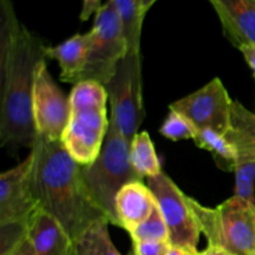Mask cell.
Here are the masks:
<instances>
[{"instance_id": "obj_31", "label": "cell", "mask_w": 255, "mask_h": 255, "mask_svg": "<svg viewBox=\"0 0 255 255\" xmlns=\"http://www.w3.org/2000/svg\"><path fill=\"white\" fill-rule=\"evenodd\" d=\"M141 1V12H142V16H146V14L148 12V10L156 4L157 0H139Z\"/></svg>"}, {"instance_id": "obj_11", "label": "cell", "mask_w": 255, "mask_h": 255, "mask_svg": "<svg viewBox=\"0 0 255 255\" xmlns=\"http://www.w3.org/2000/svg\"><path fill=\"white\" fill-rule=\"evenodd\" d=\"M34 156H29L14 168L0 174V223L29 221L39 208L31 188Z\"/></svg>"}, {"instance_id": "obj_17", "label": "cell", "mask_w": 255, "mask_h": 255, "mask_svg": "<svg viewBox=\"0 0 255 255\" xmlns=\"http://www.w3.org/2000/svg\"><path fill=\"white\" fill-rule=\"evenodd\" d=\"M129 158L134 171L142 179L154 177L162 172L161 162L148 132L141 131L134 136L129 146Z\"/></svg>"}, {"instance_id": "obj_27", "label": "cell", "mask_w": 255, "mask_h": 255, "mask_svg": "<svg viewBox=\"0 0 255 255\" xmlns=\"http://www.w3.org/2000/svg\"><path fill=\"white\" fill-rule=\"evenodd\" d=\"M101 6V0H82V9L80 12V20L86 21L92 15L96 14Z\"/></svg>"}, {"instance_id": "obj_18", "label": "cell", "mask_w": 255, "mask_h": 255, "mask_svg": "<svg viewBox=\"0 0 255 255\" xmlns=\"http://www.w3.org/2000/svg\"><path fill=\"white\" fill-rule=\"evenodd\" d=\"M226 136L234 147L255 152V114L236 100L232 102L231 127Z\"/></svg>"}, {"instance_id": "obj_10", "label": "cell", "mask_w": 255, "mask_h": 255, "mask_svg": "<svg viewBox=\"0 0 255 255\" xmlns=\"http://www.w3.org/2000/svg\"><path fill=\"white\" fill-rule=\"evenodd\" d=\"M109 126L107 107L72 110L61 142L77 163L89 166L101 152Z\"/></svg>"}, {"instance_id": "obj_8", "label": "cell", "mask_w": 255, "mask_h": 255, "mask_svg": "<svg viewBox=\"0 0 255 255\" xmlns=\"http://www.w3.org/2000/svg\"><path fill=\"white\" fill-rule=\"evenodd\" d=\"M32 117L37 136L61 141L69 124L70 102L50 75L46 60H42L35 71Z\"/></svg>"}, {"instance_id": "obj_23", "label": "cell", "mask_w": 255, "mask_h": 255, "mask_svg": "<svg viewBox=\"0 0 255 255\" xmlns=\"http://www.w3.org/2000/svg\"><path fill=\"white\" fill-rule=\"evenodd\" d=\"M132 242H169V232L158 206L151 216L128 232Z\"/></svg>"}, {"instance_id": "obj_16", "label": "cell", "mask_w": 255, "mask_h": 255, "mask_svg": "<svg viewBox=\"0 0 255 255\" xmlns=\"http://www.w3.org/2000/svg\"><path fill=\"white\" fill-rule=\"evenodd\" d=\"M193 141L199 148L212 153L219 169L226 172H234L237 162V149L234 144L227 138L226 134L219 133L212 128L198 129Z\"/></svg>"}, {"instance_id": "obj_15", "label": "cell", "mask_w": 255, "mask_h": 255, "mask_svg": "<svg viewBox=\"0 0 255 255\" xmlns=\"http://www.w3.org/2000/svg\"><path fill=\"white\" fill-rule=\"evenodd\" d=\"M90 31L75 34L56 46L46 47V57L56 60L61 69L60 81L76 85L80 81L90 46Z\"/></svg>"}, {"instance_id": "obj_13", "label": "cell", "mask_w": 255, "mask_h": 255, "mask_svg": "<svg viewBox=\"0 0 255 255\" xmlns=\"http://www.w3.org/2000/svg\"><path fill=\"white\" fill-rule=\"evenodd\" d=\"M27 237L36 255H76L75 242L64 227L40 208L29 218Z\"/></svg>"}, {"instance_id": "obj_12", "label": "cell", "mask_w": 255, "mask_h": 255, "mask_svg": "<svg viewBox=\"0 0 255 255\" xmlns=\"http://www.w3.org/2000/svg\"><path fill=\"white\" fill-rule=\"evenodd\" d=\"M227 39L238 49L255 45V0H208Z\"/></svg>"}, {"instance_id": "obj_32", "label": "cell", "mask_w": 255, "mask_h": 255, "mask_svg": "<svg viewBox=\"0 0 255 255\" xmlns=\"http://www.w3.org/2000/svg\"><path fill=\"white\" fill-rule=\"evenodd\" d=\"M199 255H229V254L224 253V252L221 251V249L208 246L204 251L199 252Z\"/></svg>"}, {"instance_id": "obj_7", "label": "cell", "mask_w": 255, "mask_h": 255, "mask_svg": "<svg viewBox=\"0 0 255 255\" xmlns=\"http://www.w3.org/2000/svg\"><path fill=\"white\" fill-rule=\"evenodd\" d=\"M147 186L153 193L167 224L171 246L197 249L202 233L189 208L186 194L163 171L147 178Z\"/></svg>"}, {"instance_id": "obj_14", "label": "cell", "mask_w": 255, "mask_h": 255, "mask_svg": "<svg viewBox=\"0 0 255 255\" xmlns=\"http://www.w3.org/2000/svg\"><path fill=\"white\" fill-rule=\"evenodd\" d=\"M157 207L156 198L142 181L131 182L121 188L115 201L117 227L131 232L143 223Z\"/></svg>"}, {"instance_id": "obj_22", "label": "cell", "mask_w": 255, "mask_h": 255, "mask_svg": "<svg viewBox=\"0 0 255 255\" xmlns=\"http://www.w3.org/2000/svg\"><path fill=\"white\" fill-rule=\"evenodd\" d=\"M109 100L106 87L97 81H81L74 85L69 96L70 111L86 109H105Z\"/></svg>"}, {"instance_id": "obj_2", "label": "cell", "mask_w": 255, "mask_h": 255, "mask_svg": "<svg viewBox=\"0 0 255 255\" xmlns=\"http://www.w3.org/2000/svg\"><path fill=\"white\" fill-rule=\"evenodd\" d=\"M30 151L34 156L31 188L35 201L64 227L72 241L96 222L109 221L87 189L82 166L70 156L61 141L36 136Z\"/></svg>"}, {"instance_id": "obj_24", "label": "cell", "mask_w": 255, "mask_h": 255, "mask_svg": "<svg viewBox=\"0 0 255 255\" xmlns=\"http://www.w3.org/2000/svg\"><path fill=\"white\" fill-rule=\"evenodd\" d=\"M198 128L182 114L169 109L168 115L159 127V133L169 141L178 142L183 139H194Z\"/></svg>"}, {"instance_id": "obj_30", "label": "cell", "mask_w": 255, "mask_h": 255, "mask_svg": "<svg viewBox=\"0 0 255 255\" xmlns=\"http://www.w3.org/2000/svg\"><path fill=\"white\" fill-rule=\"evenodd\" d=\"M167 255H199V252L196 248L171 246Z\"/></svg>"}, {"instance_id": "obj_25", "label": "cell", "mask_w": 255, "mask_h": 255, "mask_svg": "<svg viewBox=\"0 0 255 255\" xmlns=\"http://www.w3.org/2000/svg\"><path fill=\"white\" fill-rule=\"evenodd\" d=\"M27 222L0 223V255H9L27 237Z\"/></svg>"}, {"instance_id": "obj_9", "label": "cell", "mask_w": 255, "mask_h": 255, "mask_svg": "<svg viewBox=\"0 0 255 255\" xmlns=\"http://www.w3.org/2000/svg\"><path fill=\"white\" fill-rule=\"evenodd\" d=\"M233 100L219 77L204 85L197 91L169 105L186 116L198 129L212 128L227 134L231 127V109Z\"/></svg>"}, {"instance_id": "obj_33", "label": "cell", "mask_w": 255, "mask_h": 255, "mask_svg": "<svg viewBox=\"0 0 255 255\" xmlns=\"http://www.w3.org/2000/svg\"><path fill=\"white\" fill-rule=\"evenodd\" d=\"M129 255H134V254H133V253H131V254H129Z\"/></svg>"}, {"instance_id": "obj_4", "label": "cell", "mask_w": 255, "mask_h": 255, "mask_svg": "<svg viewBox=\"0 0 255 255\" xmlns=\"http://www.w3.org/2000/svg\"><path fill=\"white\" fill-rule=\"evenodd\" d=\"M129 143L110 119L109 131L97 158L82 166V176L95 203L117 227L115 201L121 188L131 182L142 181L129 158Z\"/></svg>"}, {"instance_id": "obj_21", "label": "cell", "mask_w": 255, "mask_h": 255, "mask_svg": "<svg viewBox=\"0 0 255 255\" xmlns=\"http://www.w3.org/2000/svg\"><path fill=\"white\" fill-rule=\"evenodd\" d=\"M236 149L234 196L241 197L255 204V152L241 147H236Z\"/></svg>"}, {"instance_id": "obj_26", "label": "cell", "mask_w": 255, "mask_h": 255, "mask_svg": "<svg viewBox=\"0 0 255 255\" xmlns=\"http://www.w3.org/2000/svg\"><path fill=\"white\" fill-rule=\"evenodd\" d=\"M132 253L134 255H167L169 242H132Z\"/></svg>"}, {"instance_id": "obj_1", "label": "cell", "mask_w": 255, "mask_h": 255, "mask_svg": "<svg viewBox=\"0 0 255 255\" xmlns=\"http://www.w3.org/2000/svg\"><path fill=\"white\" fill-rule=\"evenodd\" d=\"M46 47L16 16L11 0H0V143L25 146L36 139L32 117L35 71Z\"/></svg>"}, {"instance_id": "obj_5", "label": "cell", "mask_w": 255, "mask_h": 255, "mask_svg": "<svg viewBox=\"0 0 255 255\" xmlns=\"http://www.w3.org/2000/svg\"><path fill=\"white\" fill-rule=\"evenodd\" d=\"M90 37L86 65L79 82L91 80L106 86L128 51L124 25L112 0H107L95 14Z\"/></svg>"}, {"instance_id": "obj_19", "label": "cell", "mask_w": 255, "mask_h": 255, "mask_svg": "<svg viewBox=\"0 0 255 255\" xmlns=\"http://www.w3.org/2000/svg\"><path fill=\"white\" fill-rule=\"evenodd\" d=\"M107 219L92 224L75 241L76 255H121L112 243Z\"/></svg>"}, {"instance_id": "obj_6", "label": "cell", "mask_w": 255, "mask_h": 255, "mask_svg": "<svg viewBox=\"0 0 255 255\" xmlns=\"http://www.w3.org/2000/svg\"><path fill=\"white\" fill-rule=\"evenodd\" d=\"M105 87L111 106L110 119L131 143L144 119L141 50L127 51Z\"/></svg>"}, {"instance_id": "obj_3", "label": "cell", "mask_w": 255, "mask_h": 255, "mask_svg": "<svg viewBox=\"0 0 255 255\" xmlns=\"http://www.w3.org/2000/svg\"><path fill=\"white\" fill-rule=\"evenodd\" d=\"M187 202L209 247L229 255H255V204L233 196L214 208Z\"/></svg>"}, {"instance_id": "obj_29", "label": "cell", "mask_w": 255, "mask_h": 255, "mask_svg": "<svg viewBox=\"0 0 255 255\" xmlns=\"http://www.w3.org/2000/svg\"><path fill=\"white\" fill-rule=\"evenodd\" d=\"M9 255H36L29 237L24 239Z\"/></svg>"}, {"instance_id": "obj_28", "label": "cell", "mask_w": 255, "mask_h": 255, "mask_svg": "<svg viewBox=\"0 0 255 255\" xmlns=\"http://www.w3.org/2000/svg\"><path fill=\"white\" fill-rule=\"evenodd\" d=\"M238 50L242 52L244 60L255 76V45H242L238 47Z\"/></svg>"}, {"instance_id": "obj_20", "label": "cell", "mask_w": 255, "mask_h": 255, "mask_svg": "<svg viewBox=\"0 0 255 255\" xmlns=\"http://www.w3.org/2000/svg\"><path fill=\"white\" fill-rule=\"evenodd\" d=\"M124 25L128 51L141 50V34L143 19L139 0H112Z\"/></svg>"}]
</instances>
